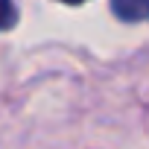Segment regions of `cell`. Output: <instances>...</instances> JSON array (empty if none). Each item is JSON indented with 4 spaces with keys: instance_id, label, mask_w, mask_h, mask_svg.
Masks as SVG:
<instances>
[{
    "instance_id": "6da1fadb",
    "label": "cell",
    "mask_w": 149,
    "mask_h": 149,
    "mask_svg": "<svg viewBox=\"0 0 149 149\" xmlns=\"http://www.w3.org/2000/svg\"><path fill=\"white\" fill-rule=\"evenodd\" d=\"M111 9L120 21L137 24L149 18V0H111Z\"/></svg>"
},
{
    "instance_id": "7a4b0ae2",
    "label": "cell",
    "mask_w": 149,
    "mask_h": 149,
    "mask_svg": "<svg viewBox=\"0 0 149 149\" xmlns=\"http://www.w3.org/2000/svg\"><path fill=\"white\" fill-rule=\"evenodd\" d=\"M15 24V6L12 0H0V29H6Z\"/></svg>"
},
{
    "instance_id": "3957f363",
    "label": "cell",
    "mask_w": 149,
    "mask_h": 149,
    "mask_svg": "<svg viewBox=\"0 0 149 149\" xmlns=\"http://www.w3.org/2000/svg\"><path fill=\"white\" fill-rule=\"evenodd\" d=\"M61 3H82V0H61Z\"/></svg>"
}]
</instances>
